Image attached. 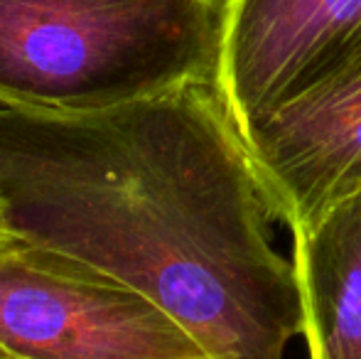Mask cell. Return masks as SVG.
Here are the masks:
<instances>
[{
    "label": "cell",
    "instance_id": "obj_4",
    "mask_svg": "<svg viewBox=\"0 0 361 359\" xmlns=\"http://www.w3.org/2000/svg\"><path fill=\"white\" fill-rule=\"evenodd\" d=\"M276 221L305 231L361 187V54L241 130Z\"/></svg>",
    "mask_w": 361,
    "mask_h": 359
},
{
    "label": "cell",
    "instance_id": "obj_6",
    "mask_svg": "<svg viewBox=\"0 0 361 359\" xmlns=\"http://www.w3.org/2000/svg\"><path fill=\"white\" fill-rule=\"evenodd\" d=\"M310 359H361V187L293 234Z\"/></svg>",
    "mask_w": 361,
    "mask_h": 359
},
{
    "label": "cell",
    "instance_id": "obj_7",
    "mask_svg": "<svg viewBox=\"0 0 361 359\" xmlns=\"http://www.w3.org/2000/svg\"><path fill=\"white\" fill-rule=\"evenodd\" d=\"M10 241H13V234L8 231V226H5V221H3V214H0V251H3Z\"/></svg>",
    "mask_w": 361,
    "mask_h": 359
},
{
    "label": "cell",
    "instance_id": "obj_5",
    "mask_svg": "<svg viewBox=\"0 0 361 359\" xmlns=\"http://www.w3.org/2000/svg\"><path fill=\"white\" fill-rule=\"evenodd\" d=\"M361 54V0H221L216 89L238 130Z\"/></svg>",
    "mask_w": 361,
    "mask_h": 359
},
{
    "label": "cell",
    "instance_id": "obj_8",
    "mask_svg": "<svg viewBox=\"0 0 361 359\" xmlns=\"http://www.w3.org/2000/svg\"><path fill=\"white\" fill-rule=\"evenodd\" d=\"M0 359H10V357H8V355H5V352H3V350H0Z\"/></svg>",
    "mask_w": 361,
    "mask_h": 359
},
{
    "label": "cell",
    "instance_id": "obj_2",
    "mask_svg": "<svg viewBox=\"0 0 361 359\" xmlns=\"http://www.w3.org/2000/svg\"><path fill=\"white\" fill-rule=\"evenodd\" d=\"M221 0H0V106L96 114L216 84Z\"/></svg>",
    "mask_w": 361,
    "mask_h": 359
},
{
    "label": "cell",
    "instance_id": "obj_1",
    "mask_svg": "<svg viewBox=\"0 0 361 359\" xmlns=\"http://www.w3.org/2000/svg\"><path fill=\"white\" fill-rule=\"evenodd\" d=\"M0 214L143 293L212 359H288L305 332L293 259L214 82L96 114L0 106Z\"/></svg>",
    "mask_w": 361,
    "mask_h": 359
},
{
    "label": "cell",
    "instance_id": "obj_3",
    "mask_svg": "<svg viewBox=\"0 0 361 359\" xmlns=\"http://www.w3.org/2000/svg\"><path fill=\"white\" fill-rule=\"evenodd\" d=\"M0 350L10 359H212L121 278L18 236L0 251Z\"/></svg>",
    "mask_w": 361,
    "mask_h": 359
}]
</instances>
